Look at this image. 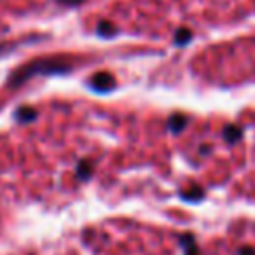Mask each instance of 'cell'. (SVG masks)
Here are the masks:
<instances>
[{"label": "cell", "instance_id": "cell-1", "mask_svg": "<svg viewBox=\"0 0 255 255\" xmlns=\"http://www.w3.org/2000/svg\"><path fill=\"white\" fill-rule=\"evenodd\" d=\"M74 68V62L70 58L64 56H56V58H40V60H32L20 68H16L8 80L10 88H18L20 84L28 82L34 76H50V74H66Z\"/></svg>", "mask_w": 255, "mask_h": 255}, {"label": "cell", "instance_id": "cell-2", "mask_svg": "<svg viewBox=\"0 0 255 255\" xmlns=\"http://www.w3.org/2000/svg\"><path fill=\"white\" fill-rule=\"evenodd\" d=\"M90 88L96 92H110L116 88V78L110 72H98L90 78Z\"/></svg>", "mask_w": 255, "mask_h": 255}, {"label": "cell", "instance_id": "cell-3", "mask_svg": "<svg viewBox=\"0 0 255 255\" xmlns=\"http://www.w3.org/2000/svg\"><path fill=\"white\" fill-rule=\"evenodd\" d=\"M181 247H183V255H201L199 253V247L195 243V237L191 233H183L181 239H179Z\"/></svg>", "mask_w": 255, "mask_h": 255}, {"label": "cell", "instance_id": "cell-4", "mask_svg": "<svg viewBox=\"0 0 255 255\" xmlns=\"http://www.w3.org/2000/svg\"><path fill=\"white\" fill-rule=\"evenodd\" d=\"M241 135H243V129L239 126H235V124H227L223 128V137H225L227 143H237L241 139Z\"/></svg>", "mask_w": 255, "mask_h": 255}, {"label": "cell", "instance_id": "cell-5", "mask_svg": "<svg viewBox=\"0 0 255 255\" xmlns=\"http://www.w3.org/2000/svg\"><path fill=\"white\" fill-rule=\"evenodd\" d=\"M185 126H187V118H185L183 114H173V116L167 120V128H169V131H173V133H179Z\"/></svg>", "mask_w": 255, "mask_h": 255}, {"label": "cell", "instance_id": "cell-6", "mask_svg": "<svg viewBox=\"0 0 255 255\" xmlns=\"http://www.w3.org/2000/svg\"><path fill=\"white\" fill-rule=\"evenodd\" d=\"M36 116H38V112H36L34 108H30V106L18 108V110H16V114H14V118H16L18 122H24V124L34 122V120H36Z\"/></svg>", "mask_w": 255, "mask_h": 255}, {"label": "cell", "instance_id": "cell-7", "mask_svg": "<svg viewBox=\"0 0 255 255\" xmlns=\"http://www.w3.org/2000/svg\"><path fill=\"white\" fill-rule=\"evenodd\" d=\"M92 173H94V163L90 159H82L76 167V177L78 179H88V177H92Z\"/></svg>", "mask_w": 255, "mask_h": 255}, {"label": "cell", "instance_id": "cell-8", "mask_svg": "<svg viewBox=\"0 0 255 255\" xmlns=\"http://www.w3.org/2000/svg\"><path fill=\"white\" fill-rule=\"evenodd\" d=\"M179 195H181V199H185V201H199V199L205 195V191H203L199 185H191L189 189L179 191Z\"/></svg>", "mask_w": 255, "mask_h": 255}, {"label": "cell", "instance_id": "cell-9", "mask_svg": "<svg viewBox=\"0 0 255 255\" xmlns=\"http://www.w3.org/2000/svg\"><path fill=\"white\" fill-rule=\"evenodd\" d=\"M100 36H114L116 32H118V28L112 24V22H108V20H102L100 24H98V30H96Z\"/></svg>", "mask_w": 255, "mask_h": 255}, {"label": "cell", "instance_id": "cell-10", "mask_svg": "<svg viewBox=\"0 0 255 255\" xmlns=\"http://www.w3.org/2000/svg\"><path fill=\"white\" fill-rule=\"evenodd\" d=\"M175 44L177 46H185L189 40H191V30H187V28H179L177 32H175Z\"/></svg>", "mask_w": 255, "mask_h": 255}, {"label": "cell", "instance_id": "cell-11", "mask_svg": "<svg viewBox=\"0 0 255 255\" xmlns=\"http://www.w3.org/2000/svg\"><path fill=\"white\" fill-rule=\"evenodd\" d=\"M237 255H255V249H253V247H247V245H245V247H241V249L237 251Z\"/></svg>", "mask_w": 255, "mask_h": 255}, {"label": "cell", "instance_id": "cell-12", "mask_svg": "<svg viewBox=\"0 0 255 255\" xmlns=\"http://www.w3.org/2000/svg\"><path fill=\"white\" fill-rule=\"evenodd\" d=\"M56 2H60V4H64V6H80L84 0H56Z\"/></svg>", "mask_w": 255, "mask_h": 255}, {"label": "cell", "instance_id": "cell-13", "mask_svg": "<svg viewBox=\"0 0 255 255\" xmlns=\"http://www.w3.org/2000/svg\"><path fill=\"white\" fill-rule=\"evenodd\" d=\"M4 48H6V46H0V52H4Z\"/></svg>", "mask_w": 255, "mask_h": 255}]
</instances>
